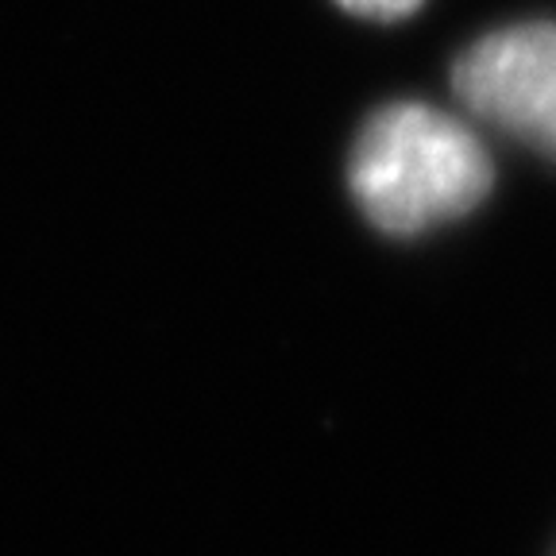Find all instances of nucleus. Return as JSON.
<instances>
[{"instance_id": "obj_3", "label": "nucleus", "mask_w": 556, "mask_h": 556, "mask_svg": "<svg viewBox=\"0 0 556 556\" xmlns=\"http://www.w3.org/2000/svg\"><path fill=\"white\" fill-rule=\"evenodd\" d=\"M337 4L364 20H406L409 12L421 9V0H337Z\"/></svg>"}, {"instance_id": "obj_2", "label": "nucleus", "mask_w": 556, "mask_h": 556, "mask_svg": "<svg viewBox=\"0 0 556 556\" xmlns=\"http://www.w3.org/2000/svg\"><path fill=\"white\" fill-rule=\"evenodd\" d=\"M471 116L556 163V24L530 20L483 35L452 66Z\"/></svg>"}, {"instance_id": "obj_1", "label": "nucleus", "mask_w": 556, "mask_h": 556, "mask_svg": "<svg viewBox=\"0 0 556 556\" xmlns=\"http://www.w3.org/2000/svg\"><path fill=\"white\" fill-rule=\"evenodd\" d=\"M479 136L433 104H387L359 131L348 186L364 217L387 236H417L468 217L491 190Z\"/></svg>"}]
</instances>
